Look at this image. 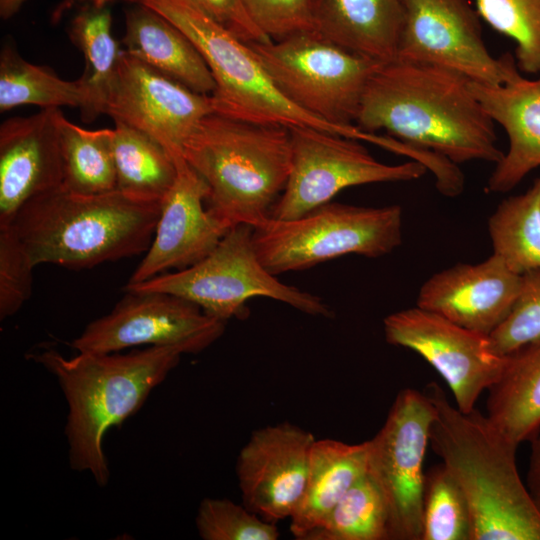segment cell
I'll use <instances>...</instances> for the list:
<instances>
[{"label": "cell", "mask_w": 540, "mask_h": 540, "mask_svg": "<svg viewBox=\"0 0 540 540\" xmlns=\"http://www.w3.org/2000/svg\"><path fill=\"white\" fill-rule=\"evenodd\" d=\"M355 125L459 165L497 163L495 122L470 79L433 64L394 58L382 63L365 89Z\"/></svg>", "instance_id": "1"}, {"label": "cell", "mask_w": 540, "mask_h": 540, "mask_svg": "<svg viewBox=\"0 0 540 540\" xmlns=\"http://www.w3.org/2000/svg\"><path fill=\"white\" fill-rule=\"evenodd\" d=\"M183 351L173 346H147L127 353L77 352L66 358L43 349L30 358L57 380L68 413L65 436L69 464L89 472L98 486L110 479L103 450L107 431L137 413L151 391L179 364Z\"/></svg>", "instance_id": "2"}, {"label": "cell", "mask_w": 540, "mask_h": 540, "mask_svg": "<svg viewBox=\"0 0 540 540\" xmlns=\"http://www.w3.org/2000/svg\"><path fill=\"white\" fill-rule=\"evenodd\" d=\"M424 392L435 412L429 443L466 498L472 540H540V512L519 475L518 446L476 409L452 405L437 383Z\"/></svg>", "instance_id": "3"}, {"label": "cell", "mask_w": 540, "mask_h": 540, "mask_svg": "<svg viewBox=\"0 0 540 540\" xmlns=\"http://www.w3.org/2000/svg\"><path fill=\"white\" fill-rule=\"evenodd\" d=\"M161 203L118 190L80 195L60 187L29 200L9 226L35 266L91 268L145 253Z\"/></svg>", "instance_id": "4"}, {"label": "cell", "mask_w": 540, "mask_h": 540, "mask_svg": "<svg viewBox=\"0 0 540 540\" xmlns=\"http://www.w3.org/2000/svg\"><path fill=\"white\" fill-rule=\"evenodd\" d=\"M183 157L209 187L206 207L232 228L270 217L291 169L289 128L205 116L183 146Z\"/></svg>", "instance_id": "5"}, {"label": "cell", "mask_w": 540, "mask_h": 540, "mask_svg": "<svg viewBox=\"0 0 540 540\" xmlns=\"http://www.w3.org/2000/svg\"><path fill=\"white\" fill-rule=\"evenodd\" d=\"M156 11L195 45L215 81L214 113L287 128L312 127L373 144L379 136L354 126L341 128L305 112L287 99L250 47L188 0H127Z\"/></svg>", "instance_id": "6"}, {"label": "cell", "mask_w": 540, "mask_h": 540, "mask_svg": "<svg viewBox=\"0 0 540 540\" xmlns=\"http://www.w3.org/2000/svg\"><path fill=\"white\" fill-rule=\"evenodd\" d=\"M399 205L368 207L328 202L293 219L269 217L253 228V243L274 275L303 271L341 256L376 258L402 243Z\"/></svg>", "instance_id": "7"}, {"label": "cell", "mask_w": 540, "mask_h": 540, "mask_svg": "<svg viewBox=\"0 0 540 540\" xmlns=\"http://www.w3.org/2000/svg\"><path fill=\"white\" fill-rule=\"evenodd\" d=\"M124 290L174 294L224 322L244 316L247 301L254 297L280 301L313 316H332L320 297L281 282L263 265L253 243V228L248 224L232 227L198 263L139 284H127Z\"/></svg>", "instance_id": "8"}, {"label": "cell", "mask_w": 540, "mask_h": 540, "mask_svg": "<svg viewBox=\"0 0 540 540\" xmlns=\"http://www.w3.org/2000/svg\"><path fill=\"white\" fill-rule=\"evenodd\" d=\"M247 45L287 99L341 128L356 126L367 84L384 63L346 49L316 30Z\"/></svg>", "instance_id": "9"}, {"label": "cell", "mask_w": 540, "mask_h": 540, "mask_svg": "<svg viewBox=\"0 0 540 540\" xmlns=\"http://www.w3.org/2000/svg\"><path fill=\"white\" fill-rule=\"evenodd\" d=\"M291 169L270 217L293 219L358 185L406 182L428 171L419 161L389 165L375 159L359 140L312 127L289 128Z\"/></svg>", "instance_id": "10"}, {"label": "cell", "mask_w": 540, "mask_h": 540, "mask_svg": "<svg viewBox=\"0 0 540 540\" xmlns=\"http://www.w3.org/2000/svg\"><path fill=\"white\" fill-rule=\"evenodd\" d=\"M434 414L425 392L403 389L368 440L367 474L384 498L391 540H422L423 466Z\"/></svg>", "instance_id": "11"}, {"label": "cell", "mask_w": 540, "mask_h": 540, "mask_svg": "<svg viewBox=\"0 0 540 540\" xmlns=\"http://www.w3.org/2000/svg\"><path fill=\"white\" fill-rule=\"evenodd\" d=\"M226 322L180 296L125 290L106 315L91 321L71 343L77 352L111 353L138 346H173L196 354L218 340Z\"/></svg>", "instance_id": "12"}, {"label": "cell", "mask_w": 540, "mask_h": 540, "mask_svg": "<svg viewBox=\"0 0 540 540\" xmlns=\"http://www.w3.org/2000/svg\"><path fill=\"white\" fill-rule=\"evenodd\" d=\"M402 9L395 58L442 66L486 85L504 83L518 68L511 54L489 52L469 0H402Z\"/></svg>", "instance_id": "13"}, {"label": "cell", "mask_w": 540, "mask_h": 540, "mask_svg": "<svg viewBox=\"0 0 540 540\" xmlns=\"http://www.w3.org/2000/svg\"><path fill=\"white\" fill-rule=\"evenodd\" d=\"M383 329L389 344L416 352L439 373L463 412L475 409L506 364L507 357L493 351L488 335L418 306L389 314Z\"/></svg>", "instance_id": "14"}, {"label": "cell", "mask_w": 540, "mask_h": 540, "mask_svg": "<svg viewBox=\"0 0 540 540\" xmlns=\"http://www.w3.org/2000/svg\"><path fill=\"white\" fill-rule=\"evenodd\" d=\"M214 113L211 95L193 91L125 50L108 90L104 114L151 136L175 158L200 121Z\"/></svg>", "instance_id": "15"}, {"label": "cell", "mask_w": 540, "mask_h": 540, "mask_svg": "<svg viewBox=\"0 0 540 540\" xmlns=\"http://www.w3.org/2000/svg\"><path fill=\"white\" fill-rule=\"evenodd\" d=\"M315 440L289 422L253 431L236 461L242 503L271 523L290 518L303 492Z\"/></svg>", "instance_id": "16"}, {"label": "cell", "mask_w": 540, "mask_h": 540, "mask_svg": "<svg viewBox=\"0 0 540 540\" xmlns=\"http://www.w3.org/2000/svg\"><path fill=\"white\" fill-rule=\"evenodd\" d=\"M177 176L163 198L149 248L127 284L183 270L205 258L231 229L209 212L206 181L184 159L175 158Z\"/></svg>", "instance_id": "17"}, {"label": "cell", "mask_w": 540, "mask_h": 540, "mask_svg": "<svg viewBox=\"0 0 540 540\" xmlns=\"http://www.w3.org/2000/svg\"><path fill=\"white\" fill-rule=\"evenodd\" d=\"M59 108L13 117L0 127V227L29 200L62 186Z\"/></svg>", "instance_id": "18"}, {"label": "cell", "mask_w": 540, "mask_h": 540, "mask_svg": "<svg viewBox=\"0 0 540 540\" xmlns=\"http://www.w3.org/2000/svg\"><path fill=\"white\" fill-rule=\"evenodd\" d=\"M521 275L492 253L478 263H458L436 272L420 287L418 307L472 331L489 335L508 315Z\"/></svg>", "instance_id": "19"}, {"label": "cell", "mask_w": 540, "mask_h": 540, "mask_svg": "<svg viewBox=\"0 0 540 540\" xmlns=\"http://www.w3.org/2000/svg\"><path fill=\"white\" fill-rule=\"evenodd\" d=\"M470 87L508 137V149L495 164L485 191L509 192L540 167V74L525 78L516 68L500 85L470 80Z\"/></svg>", "instance_id": "20"}, {"label": "cell", "mask_w": 540, "mask_h": 540, "mask_svg": "<svg viewBox=\"0 0 540 540\" xmlns=\"http://www.w3.org/2000/svg\"><path fill=\"white\" fill-rule=\"evenodd\" d=\"M125 51L193 91L212 95L216 85L192 41L162 15L142 4L125 10Z\"/></svg>", "instance_id": "21"}, {"label": "cell", "mask_w": 540, "mask_h": 540, "mask_svg": "<svg viewBox=\"0 0 540 540\" xmlns=\"http://www.w3.org/2000/svg\"><path fill=\"white\" fill-rule=\"evenodd\" d=\"M368 440L348 444L315 440L300 500L289 518L290 531L303 540L319 527L345 493L367 473Z\"/></svg>", "instance_id": "22"}, {"label": "cell", "mask_w": 540, "mask_h": 540, "mask_svg": "<svg viewBox=\"0 0 540 540\" xmlns=\"http://www.w3.org/2000/svg\"><path fill=\"white\" fill-rule=\"evenodd\" d=\"M402 0H315V30L358 54L389 61L396 57Z\"/></svg>", "instance_id": "23"}, {"label": "cell", "mask_w": 540, "mask_h": 540, "mask_svg": "<svg viewBox=\"0 0 540 540\" xmlns=\"http://www.w3.org/2000/svg\"><path fill=\"white\" fill-rule=\"evenodd\" d=\"M506 357L502 375L488 389L486 416L518 446L540 432V339Z\"/></svg>", "instance_id": "24"}, {"label": "cell", "mask_w": 540, "mask_h": 540, "mask_svg": "<svg viewBox=\"0 0 540 540\" xmlns=\"http://www.w3.org/2000/svg\"><path fill=\"white\" fill-rule=\"evenodd\" d=\"M113 0H73L68 36L82 52L85 69L79 78L86 92L80 109L82 119L94 120L104 113L110 83L121 49L112 34Z\"/></svg>", "instance_id": "25"}, {"label": "cell", "mask_w": 540, "mask_h": 540, "mask_svg": "<svg viewBox=\"0 0 540 540\" xmlns=\"http://www.w3.org/2000/svg\"><path fill=\"white\" fill-rule=\"evenodd\" d=\"M116 190L138 200L162 202L173 186L177 165L171 153L144 132L115 122Z\"/></svg>", "instance_id": "26"}, {"label": "cell", "mask_w": 540, "mask_h": 540, "mask_svg": "<svg viewBox=\"0 0 540 540\" xmlns=\"http://www.w3.org/2000/svg\"><path fill=\"white\" fill-rule=\"evenodd\" d=\"M62 158L61 188L80 195L116 190L114 129L88 130L65 118H57Z\"/></svg>", "instance_id": "27"}, {"label": "cell", "mask_w": 540, "mask_h": 540, "mask_svg": "<svg viewBox=\"0 0 540 540\" xmlns=\"http://www.w3.org/2000/svg\"><path fill=\"white\" fill-rule=\"evenodd\" d=\"M493 254L514 273L540 269V175L523 193L503 199L488 219Z\"/></svg>", "instance_id": "28"}, {"label": "cell", "mask_w": 540, "mask_h": 540, "mask_svg": "<svg viewBox=\"0 0 540 540\" xmlns=\"http://www.w3.org/2000/svg\"><path fill=\"white\" fill-rule=\"evenodd\" d=\"M86 92L80 79L63 80L51 70L23 59L11 46L0 54V111L33 104L42 108L72 106L81 109Z\"/></svg>", "instance_id": "29"}, {"label": "cell", "mask_w": 540, "mask_h": 540, "mask_svg": "<svg viewBox=\"0 0 540 540\" xmlns=\"http://www.w3.org/2000/svg\"><path fill=\"white\" fill-rule=\"evenodd\" d=\"M303 540H390L387 507L370 476L360 478Z\"/></svg>", "instance_id": "30"}, {"label": "cell", "mask_w": 540, "mask_h": 540, "mask_svg": "<svg viewBox=\"0 0 540 540\" xmlns=\"http://www.w3.org/2000/svg\"><path fill=\"white\" fill-rule=\"evenodd\" d=\"M422 540H472L468 503L442 463L425 472Z\"/></svg>", "instance_id": "31"}, {"label": "cell", "mask_w": 540, "mask_h": 540, "mask_svg": "<svg viewBox=\"0 0 540 540\" xmlns=\"http://www.w3.org/2000/svg\"><path fill=\"white\" fill-rule=\"evenodd\" d=\"M475 4L481 19L515 42L519 70L540 74V0H475Z\"/></svg>", "instance_id": "32"}, {"label": "cell", "mask_w": 540, "mask_h": 540, "mask_svg": "<svg viewBox=\"0 0 540 540\" xmlns=\"http://www.w3.org/2000/svg\"><path fill=\"white\" fill-rule=\"evenodd\" d=\"M195 524L203 540H277L280 535L275 523L226 498H204Z\"/></svg>", "instance_id": "33"}, {"label": "cell", "mask_w": 540, "mask_h": 540, "mask_svg": "<svg viewBox=\"0 0 540 540\" xmlns=\"http://www.w3.org/2000/svg\"><path fill=\"white\" fill-rule=\"evenodd\" d=\"M488 336L493 351L500 356L540 339V269L521 275L508 315Z\"/></svg>", "instance_id": "34"}, {"label": "cell", "mask_w": 540, "mask_h": 540, "mask_svg": "<svg viewBox=\"0 0 540 540\" xmlns=\"http://www.w3.org/2000/svg\"><path fill=\"white\" fill-rule=\"evenodd\" d=\"M35 265L10 226L0 227V319L16 314L30 298Z\"/></svg>", "instance_id": "35"}, {"label": "cell", "mask_w": 540, "mask_h": 540, "mask_svg": "<svg viewBox=\"0 0 540 540\" xmlns=\"http://www.w3.org/2000/svg\"><path fill=\"white\" fill-rule=\"evenodd\" d=\"M257 25L273 41L315 30V0H245Z\"/></svg>", "instance_id": "36"}, {"label": "cell", "mask_w": 540, "mask_h": 540, "mask_svg": "<svg viewBox=\"0 0 540 540\" xmlns=\"http://www.w3.org/2000/svg\"><path fill=\"white\" fill-rule=\"evenodd\" d=\"M246 44L272 41L251 16L245 0H188Z\"/></svg>", "instance_id": "37"}, {"label": "cell", "mask_w": 540, "mask_h": 540, "mask_svg": "<svg viewBox=\"0 0 540 540\" xmlns=\"http://www.w3.org/2000/svg\"><path fill=\"white\" fill-rule=\"evenodd\" d=\"M530 442L531 452L525 483L540 512V432Z\"/></svg>", "instance_id": "38"}, {"label": "cell", "mask_w": 540, "mask_h": 540, "mask_svg": "<svg viewBox=\"0 0 540 540\" xmlns=\"http://www.w3.org/2000/svg\"><path fill=\"white\" fill-rule=\"evenodd\" d=\"M26 0H0V15L3 19H8L15 15Z\"/></svg>", "instance_id": "39"}]
</instances>
